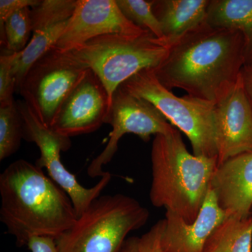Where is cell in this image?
Returning <instances> with one entry per match:
<instances>
[{"instance_id": "cb8c5ba5", "label": "cell", "mask_w": 252, "mask_h": 252, "mask_svg": "<svg viewBox=\"0 0 252 252\" xmlns=\"http://www.w3.org/2000/svg\"><path fill=\"white\" fill-rule=\"evenodd\" d=\"M140 243L143 252H162L159 244L158 222L140 238Z\"/></svg>"}, {"instance_id": "d4e9b609", "label": "cell", "mask_w": 252, "mask_h": 252, "mask_svg": "<svg viewBox=\"0 0 252 252\" xmlns=\"http://www.w3.org/2000/svg\"><path fill=\"white\" fill-rule=\"evenodd\" d=\"M27 246L31 252H59L55 239L49 237H33Z\"/></svg>"}, {"instance_id": "7402d4cb", "label": "cell", "mask_w": 252, "mask_h": 252, "mask_svg": "<svg viewBox=\"0 0 252 252\" xmlns=\"http://www.w3.org/2000/svg\"><path fill=\"white\" fill-rule=\"evenodd\" d=\"M16 54L1 51L0 56V106L11 104L15 101L16 79L14 64Z\"/></svg>"}, {"instance_id": "d6986e66", "label": "cell", "mask_w": 252, "mask_h": 252, "mask_svg": "<svg viewBox=\"0 0 252 252\" xmlns=\"http://www.w3.org/2000/svg\"><path fill=\"white\" fill-rule=\"evenodd\" d=\"M0 31L1 51L11 54L23 51L32 34L31 8H26L11 15L2 26H0Z\"/></svg>"}, {"instance_id": "9a60e30c", "label": "cell", "mask_w": 252, "mask_h": 252, "mask_svg": "<svg viewBox=\"0 0 252 252\" xmlns=\"http://www.w3.org/2000/svg\"><path fill=\"white\" fill-rule=\"evenodd\" d=\"M217 201L228 216L245 219L252 209V152L230 158L217 166L210 182Z\"/></svg>"}, {"instance_id": "2e32d148", "label": "cell", "mask_w": 252, "mask_h": 252, "mask_svg": "<svg viewBox=\"0 0 252 252\" xmlns=\"http://www.w3.org/2000/svg\"><path fill=\"white\" fill-rule=\"evenodd\" d=\"M210 0H153V11L164 37L172 44L205 22Z\"/></svg>"}, {"instance_id": "5b68a950", "label": "cell", "mask_w": 252, "mask_h": 252, "mask_svg": "<svg viewBox=\"0 0 252 252\" xmlns=\"http://www.w3.org/2000/svg\"><path fill=\"white\" fill-rule=\"evenodd\" d=\"M150 213L124 194L94 199L67 231L55 239L59 252H120L129 233L140 229Z\"/></svg>"}, {"instance_id": "3957f363", "label": "cell", "mask_w": 252, "mask_h": 252, "mask_svg": "<svg viewBox=\"0 0 252 252\" xmlns=\"http://www.w3.org/2000/svg\"><path fill=\"white\" fill-rule=\"evenodd\" d=\"M152 182L149 197L156 207L180 215L189 223L196 220L217 165L216 158L189 153L180 131L157 135L152 143Z\"/></svg>"}, {"instance_id": "7c38bea8", "label": "cell", "mask_w": 252, "mask_h": 252, "mask_svg": "<svg viewBox=\"0 0 252 252\" xmlns=\"http://www.w3.org/2000/svg\"><path fill=\"white\" fill-rule=\"evenodd\" d=\"M217 165L239 154L252 152V107L238 79L215 103Z\"/></svg>"}, {"instance_id": "484cf974", "label": "cell", "mask_w": 252, "mask_h": 252, "mask_svg": "<svg viewBox=\"0 0 252 252\" xmlns=\"http://www.w3.org/2000/svg\"><path fill=\"white\" fill-rule=\"evenodd\" d=\"M244 86L252 107V63L243 66L241 71Z\"/></svg>"}, {"instance_id": "4316f807", "label": "cell", "mask_w": 252, "mask_h": 252, "mask_svg": "<svg viewBox=\"0 0 252 252\" xmlns=\"http://www.w3.org/2000/svg\"><path fill=\"white\" fill-rule=\"evenodd\" d=\"M120 252H143L140 248V238L131 237L127 238Z\"/></svg>"}, {"instance_id": "e0dca14e", "label": "cell", "mask_w": 252, "mask_h": 252, "mask_svg": "<svg viewBox=\"0 0 252 252\" xmlns=\"http://www.w3.org/2000/svg\"><path fill=\"white\" fill-rule=\"evenodd\" d=\"M205 21L212 27L240 32L244 40V66L252 64V0H210Z\"/></svg>"}, {"instance_id": "30bf717a", "label": "cell", "mask_w": 252, "mask_h": 252, "mask_svg": "<svg viewBox=\"0 0 252 252\" xmlns=\"http://www.w3.org/2000/svg\"><path fill=\"white\" fill-rule=\"evenodd\" d=\"M110 109L105 87L87 69L63 102L51 128L68 137L91 133L103 124Z\"/></svg>"}, {"instance_id": "603a6c76", "label": "cell", "mask_w": 252, "mask_h": 252, "mask_svg": "<svg viewBox=\"0 0 252 252\" xmlns=\"http://www.w3.org/2000/svg\"><path fill=\"white\" fill-rule=\"evenodd\" d=\"M41 0H1L0 1V26L11 16L26 8H33Z\"/></svg>"}, {"instance_id": "7a4b0ae2", "label": "cell", "mask_w": 252, "mask_h": 252, "mask_svg": "<svg viewBox=\"0 0 252 252\" xmlns=\"http://www.w3.org/2000/svg\"><path fill=\"white\" fill-rule=\"evenodd\" d=\"M0 220L18 246L33 237L56 239L77 219L67 193L42 169L23 159L0 175Z\"/></svg>"}, {"instance_id": "8992f818", "label": "cell", "mask_w": 252, "mask_h": 252, "mask_svg": "<svg viewBox=\"0 0 252 252\" xmlns=\"http://www.w3.org/2000/svg\"><path fill=\"white\" fill-rule=\"evenodd\" d=\"M120 86L151 102L167 122L185 133L193 155L217 159L215 103L189 94L176 96L159 82L152 69L140 71Z\"/></svg>"}, {"instance_id": "277c9868", "label": "cell", "mask_w": 252, "mask_h": 252, "mask_svg": "<svg viewBox=\"0 0 252 252\" xmlns=\"http://www.w3.org/2000/svg\"><path fill=\"white\" fill-rule=\"evenodd\" d=\"M172 43L151 32L137 36L106 34L63 51L86 69L94 71L112 104L119 86L144 69L157 67L168 55Z\"/></svg>"}, {"instance_id": "5bb4252c", "label": "cell", "mask_w": 252, "mask_h": 252, "mask_svg": "<svg viewBox=\"0 0 252 252\" xmlns=\"http://www.w3.org/2000/svg\"><path fill=\"white\" fill-rule=\"evenodd\" d=\"M227 217L210 187L200 213L192 223L167 211L165 218L158 221L160 250L162 252H204L207 239Z\"/></svg>"}, {"instance_id": "4fadbf2b", "label": "cell", "mask_w": 252, "mask_h": 252, "mask_svg": "<svg viewBox=\"0 0 252 252\" xmlns=\"http://www.w3.org/2000/svg\"><path fill=\"white\" fill-rule=\"evenodd\" d=\"M77 0H42L31 8L32 34L14 64L16 93L33 64L56 46L72 17Z\"/></svg>"}, {"instance_id": "8fae6325", "label": "cell", "mask_w": 252, "mask_h": 252, "mask_svg": "<svg viewBox=\"0 0 252 252\" xmlns=\"http://www.w3.org/2000/svg\"><path fill=\"white\" fill-rule=\"evenodd\" d=\"M147 31L129 21L116 0H77L69 24L54 48L67 51L97 36H137Z\"/></svg>"}, {"instance_id": "ac0fdd59", "label": "cell", "mask_w": 252, "mask_h": 252, "mask_svg": "<svg viewBox=\"0 0 252 252\" xmlns=\"http://www.w3.org/2000/svg\"><path fill=\"white\" fill-rule=\"evenodd\" d=\"M204 252H252V214L227 217L207 239Z\"/></svg>"}, {"instance_id": "9c48e42d", "label": "cell", "mask_w": 252, "mask_h": 252, "mask_svg": "<svg viewBox=\"0 0 252 252\" xmlns=\"http://www.w3.org/2000/svg\"><path fill=\"white\" fill-rule=\"evenodd\" d=\"M105 124H110L112 130L105 148L88 167V175L92 178L105 174L102 167L112 160L119 141L126 134H134L148 142L152 135H170L177 130L151 102L121 86L113 96Z\"/></svg>"}, {"instance_id": "ba28073f", "label": "cell", "mask_w": 252, "mask_h": 252, "mask_svg": "<svg viewBox=\"0 0 252 252\" xmlns=\"http://www.w3.org/2000/svg\"><path fill=\"white\" fill-rule=\"evenodd\" d=\"M17 104L23 119V139L35 143L40 151L36 165L46 168L50 178L67 193L79 217L94 199L99 197L110 182L112 175L105 172L94 187H83L61 161V152L70 149V137L44 126L25 101H17Z\"/></svg>"}, {"instance_id": "44dd1931", "label": "cell", "mask_w": 252, "mask_h": 252, "mask_svg": "<svg viewBox=\"0 0 252 252\" xmlns=\"http://www.w3.org/2000/svg\"><path fill=\"white\" fill-rule=\"evenodd\" d=\"M119 9L129 21L136 26L163 38L161 26L153 11V1L116 0Z\"/></svg>"}, {"instance_id": "6da1fadb", "label": "cell", "mask_w": 252, "mask_h": 252, "mask_svg": "<svg viewBox=\"0 0 252 252\" xmlns=\"http://www.w3.org/2000/svg\"><path fill=\"white\" fill-rule=\"evenodd\" d=\"M245 64L243 36L206 21L181 36L160 64L152 69L167 89L216 103L233 85Z\"/></svg>"}, {"instance_id": "83f0119b", "label": "cell", "mask_w": 252, "mask_h": 252, "mask_svg": "<svg viewBox=\"0 0 252 252\" xmlns=\"http://www.w3.org/2000/svg\"><path fill=\"white\" fill-rule=\"evenodd\" d=\"M251 214H252V212H251Z\"/></svg>"}, {"instance_id": "ffe728a7", "label": "cell", "mask_w": 252, "mask_h": 252, "mask_svg": "<svg viewBox=\"0 0 252 252\" xmlns=\"http://www.w3.org/2000/svg\"><path fill=\"white\" fill-rule=\"evenodd\" d=\"M23 139V119L17 102L0 106V160L16 153Z\"/></svg>"}, {"instance_id": "52a82bcc", "label": "cell", "mask_w": 252, "mask_h": 252, "mask_svg": "<svg viewBox=\"0 0 252 252\" xmlns=\"http://www.w3.org/2000/svg\"><path fill=\"white\" fill-rule=\"evenodd\" d=\"M86 69L65 52L53 48L30 68L18 94L39 121L51 127L63 102Z\"/></svg>"}]
</instances>
